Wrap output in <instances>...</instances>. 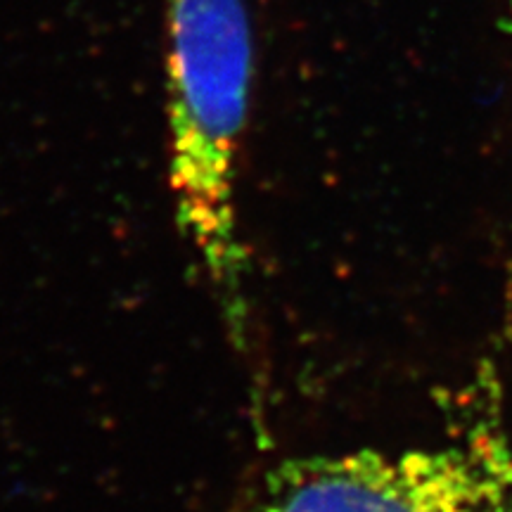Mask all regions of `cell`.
I'll return each instance as SVG.
<instances>
[{
  "label": "cell",
  "instance_id": "obj_1",
  "mask_svg": "<svg viewBox=\"0 0 512 512\" xmlns=\"http://www.w3.org/2000/svg\"><path fill=\"white\" fill-rule=\"evenodd\" d=\"M169 8V181L176 221L204 264L235 342L247 320V252L235 176L252 83L242 0H166Z\"/></svg>",
  "mask_w": 512,
  "mask_h": 512
},
{
  "label": "cell",
  "instance_id": "obj_2",
  "mask_svg": "<svg viewBox=\"0 0 512 512\" xmlns=\"http://www.w3.org/2000/svg\"><path fill=\"white\" fill-rule=\"evenodd\" d=\"M494 456L470 444L290 458L266 475L261 512H508Z\"/></svg>",
  "mask_w": 512,
  "mask_h": 512
}]
</instances>
